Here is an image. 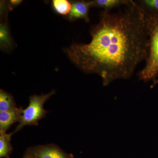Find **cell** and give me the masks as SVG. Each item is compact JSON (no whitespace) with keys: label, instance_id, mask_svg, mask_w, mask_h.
Returning <instances> with one entry per match:
<instances>
[{"label":"cell","instance_id":"cell-1","mask_svg":"<svg viewBox=\"0 0 158 158\" xmlns=\"http://www.w3.org/2000/svg\"><path fill=\"white\" fill-rule=\"evenodd\" d=\"M88 44L65 50L71 61L87 74L98 75L103 85L127 80L145 61L149 51L147 17L134 1L116 12L103 10L90 30Z\"/></svg>","mask_w":158,"mask_h":158},{"label":"cell","instance_id":"cell-2","mask_svg":"<svg viewBox=\"0 0 158 158\" xmlns=\"http://www.w3.org/2000/svg\"><path fill=\"white\" fill-rule=\"evenodd\" d=\"M145 15L149 36V51L145 65L138 73V76L141 81L148 82L154 81L158 76V16Z\"/></svg>","mask_w":158,"mask_h":158},{"label":"cell","instance_id":"cell-3","mask_svg":"<svg viewBox=\"0 0 158 158\" xmlns=\"http://www.w3.org/2000/svg\"><path fill=\"white\" fill-rule=\"evenodd\" d=\"M55 94V90H53L46 94H34L30 97L28 106L23 109L19 123L13 133L17 132L25 126L38 125V122L48 113L44 107V103Z\"/></svg>","mask_w":158,"mask_h":158},{"label":"cell","instance_id":"cell-4","mask_svg":"<svg viewBox=\"0 0 158 158\" xmlns=\"http://www.w3.org/2000/svg\"><path fill=\"white\" fill-rule=\"evenodd\" d=\"M29 148L36 158H73L71 155L64 152L53 144L37 145Z\"/></svg>","mask_w":158,"mask_h":158},{"label":"cell","instance_id":"cell-5","mask_svg":"<svg viewBox=\"0 0 158 158\" xmlns=\"http://www.w3.org/2000/svg\"><path fill=\"white\" fill-rule=\"evenodd\" d=\"M71 3V10L68 15L69 19L75 21L81 19L85 22L89 23V9L91 8L89 1H76Z\"/></svg>","mask_w":158,"mask_h":158},{"label":"cell","instance_id":"cell-6","mask_svg":"<svg viewBox=\"0 0 158 158\" xmlns=\"http://www.w3.org/2000/svg\"><path fill=\"white\" fill-rule=\"evenodd\" d=\"M23 109L17 108L7 112H0V134L6 133L12 124L19 123Z\"/></svg>","mask_w":158,"mask_h":158},{"label":"cell","instance_id":"cell-7","mask_svg":"<svg viewBox=\"0 0 158 158\" xmlns=\"http://www.w3.org/2000/svg\"><path fill=\"white\" fill-rule=\"evenodd\" d=\"M130 0H93L89 1L90 7L101 8L103 10L111 11L115 8L126 6L129 3Z\"/></svg>","mask_w":158,"mask_h":158},{"label":"cell","instance_id":"cell-8","mask_svg":"<svg viewBox=\"0 0 158 158\" xmlns=\"http://www.w3.org/2000/svg\"><path fill=\"white\" fill-rule=\"evenodd\" d=\"M14 134L10 133L0 134V157L10 158V155L12 151L11 144V136Z\"/></svg>","mask_w":158,"mask_h":158},{"label":"cell","instance_id":"cell-9","mask_svg":"<svg viewBox=\"0 0 158 158\" xmlns=\"http://www.w3.org/2000/svg\"><path fill=\"white\" fill-rule=\"evenodd\" d=\"M14 98L11 94L0 90V112H7L17 108Z\"/></svg>","mask_w":158,"mask_h":158},{"label":"cell","instance_id":"cell-10","mask_svg":"<svg viewBox=\"0 0 158 158\" xmlns=\"http://www.w3.org/2000/svg\"><path fill=\"white\" fill-rule=\"evenodd\" d=\"M134 2L145 14L158 16V0H136Z\"/></svg>","mask_w":158,"mask_h":158},{"label":"cell","instance_id":"cell-11","mask_svg":"<svg viewBox=\"0 0 158 158\" xmlns=\"http://www.w3.org/2000/svg\"><path fill=\"white\" fill-rule=\"evenodd\" d=\"M52 6L54 11L59 15H68L72 8V3L67 0H53Z\"/></svg>","mask_w":158,"mask_h":158},{"label":"cell","instance_id":"cell-12","mask_svg":"<svg viewBox=\"0 0 158 158\" xmlns=\"http://www.w3.org/2000/svg\"><path fill=\"white\" fill-rule=\"evenodd\" d=\"M0 43L2 48H9L12 46V40L6 23H1L0 27Z\"/></svg>","mask_w":158,"mask_h":158},{"label":"cell","instance_id":"cell-13","mask_svg":"<svg viewBox=\"0 0 158 158\" xmlns=\"http://www.w3.org/2000/svg\"><path fill=\"white\" fill-rule=\"evenodd\" d=\"M22 2V1H20V0H11V1H10L9 2L10 4L9 9H13L14 7L20 5Z\"/></svg>","mask_w":158,"mask_h":158},{"label":"cell","instance_id":"cell-14","mask_svg":"<svg viewBox=\"0 0 158 158\" xmlns=\"http://www.w3.org/2000/svg\"><path fill=\"white\" fill-rule=\"evenodd\" d=\"M23 158H36L35 156L34 155V154L32 152L30 148L28 149L26 152L25 155Z\"/></svg>","mask_w":158,"mask_h":158},{"label":"cell","instance_id":"cell-15","mask_svg":"<svg viewBox=\"0 0 158 158\" xmlns=\"http://www.w3.org/2000/svg\"><path fill=\"white\" fill-rule=\"evenodd\" d=\"M157 84H158V76L154 81H152V84L151 86L152 87H154L155 86H156Z\"/></svg>","mask_w":158,"mask_h":158}]
</instances>
